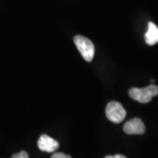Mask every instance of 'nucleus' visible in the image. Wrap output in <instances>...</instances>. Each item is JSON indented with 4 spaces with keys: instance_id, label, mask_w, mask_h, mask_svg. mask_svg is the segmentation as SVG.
<instances>
[{
    "instance_id": "obj_1",
    "label": "nucleus",
    "mask_w": 158,
    "mask_h": 158,
    "mask_svg": "<svg viewBox=\"0 0 158 158\" xmlns=\"http://www.w3.org/2000/svg\"><path fill=\"white\" fill-rule=\"evenodd\" d=\"M158 95V86L148 85L145 88H132L129 90V96L136 101L146 104L151 101L153 97Z\"/></svg>"
},
{
    "instance_id": "obj_2",
    "label": "nucleus",
    "mask_w": 158,
    "mask_h": 158,
    "mask_svg": "<svg viewBox=\"0 0 158 158\" xmlns=\"http://www.w3.org/2000/svg\"><path fill=\"white\" fill-rule=\"evenodd\" d=\"M74 42L85 61L91 62L95 54V48L93 43L88 38L82 35L75 36Z\"/></svg>"
},
{
    "instance_id": "obj_3",
    "label": "nucleus",
    "mask_w": 158,
    "mask_h": 158,
    "mask_svg": "<svg viewBox=\"0 0 158 158\" xmlns=\"http://www.w3.org/2000/svg\"><path fill=\"white\" fill-rule=\"evenodd\" d=\"M106 115L107 118L113 123H120L127 116V112L123 106L117 101L108 103L106 108Z\"/></svg>"
},
{
    "instance_id": "obj_4",
    "label": "nucleus",
    "mask_w": 158,
    "mask_h": 158,
    "mask_svg": "<svg viewBox=\"0 0 158 158\" xmlns=\"http://www.w3.org/2000/svg\"><path fill=\"white\" fill-rule=\"evenodd\" d=\"M123 130L127 135H143L146 127L141 118H134L125 123Z\"/></svg>"
},
{
    "instance_id": "obj_5",
    "label": "nucleus",
    "mask_w": 158,
    "mask_h": 158,
    "mask_svg": "<svg viewBox=\"0 0 158 158\" xmlns=\"http://www.w3.org/2000/svg\"><path fill=\"white\" fill-rule=\"evenodd\" d=\"M38 147L43 152L53 153L59 148V142L47 135H40L38 140Z\"/></svg>"
},
{
    "instance_id": "obj_6",
    "label": "nucleus",
    "mask_w": 158,
    "mask_h": 158,
    "mask_svg": "<svg viewBox=\"0 0 158 158\" xmlns=\"http://www.w3.org/2000/svg\"><path fill=\"white\" fill-rule=\"evenodd\" d=\"M145 41L150 46L158 43V27L153 22H148V31L145 34Z\"/></svg>"
},
{
    "instance_id": "obj_7",
    "label": "nucleus",
    "mask_w": 158,
    "mask_h": 158,
    "mask_svg": "<svg viewBox=\"0 0 158 158\" xmlns=\"http://www.w3.org/2000/svg\"><path fill=\"white\" fill-rule=\"evenodd\" d=\"M11 158H29V156L27 152H26V151H20L19 153H17V154H14Z\"/></svg>"
},
{
    "instance_id": "obj_8",
    "label": "nucleus",
    "mask_w": 158,
    "mask_h": 158,
    "mask_svg": "<svg viewBox=\"0 0 158 158\" xmlns=\"http://www.w3.org/2000/svg\"><path fill=\"white\" fill-rule=\"evenodd\" d=\"M51 158H72L70 156H69V155H66V154H64V153H61V152H58V153H55V154H53L52 155V156Z\"/></svg>"
},
{
    "instance_id": "obj_9",
    "label": "nucleus",
    "mask_w": 158,
    "mask_h": 158,
    "mask_svg": "<svg viewBox=\"0 0 158 158\" xmlns=\"http://www.w3.org/2000/svg\"><path fill=\"white\" fill-rule=\"evenodd\" d=\"M105 158H127L123 155H114V156H107Z\"/></svg>"
},
{
    "instance_id": "obj_10",
    "label": "nucleus",
    "mask_w": 158,
    "mask_h": 158,
    "mask_svg": "<svg viewBox=\"0 0 158 158\" xmlns=\"http://www.w3.org/2000/svg\"><path fill=\"white\" fill-rule=\"evenodd\" d=\"M151 83H152V84H154V83H155V80H154V79H152V80H151Z\"/></svg>"
}]
</instances>
